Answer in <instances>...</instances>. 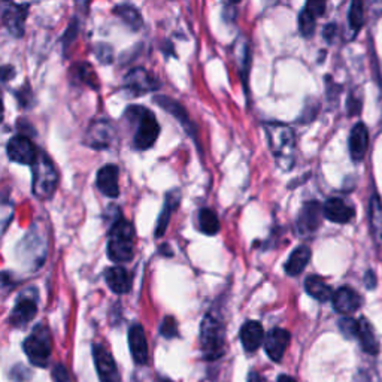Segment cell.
<instances>
[{"label": "cell", "instance_id": "obj_14", "mask_svg": "<svg viewBox=\"0 0 382 382\" xmlns=\"http://www.w3.org/2000/svg\"><path fill=\"white\" fill-rule=\"evenodd\" d=\"M118 175L120 170L116 164H105L97 172L96 185L102 194L108 196V198H118L120 185H118Z\"/></svg>", "mask_w": 382, "mask_h": 382}, {"label": "cell", "instance_id": "obj_18", "mask_svg": "<svg viewBox=\"0 0 382 382\" xmlns=\"http://www.w3.org/2000/svg\"><path fill=\"white\" fill-rule=\"evenodd\" d=\"M129 344L133 360L138 365H147L148 361V342L142 326L135 324L129 330Z\"/></svg>", "mask_w": 382, "mask_h": 382}, {"label": "cell", "instance_id": "obj_29", "mask_svg": "<svg viewBox=\"0 0 382 382\" xmlns=\"http://www.w3.org/2000/svg\"><path fill=\"white\" fill-rule=\"evenodd\" d=\"M199 227L200 230L208 234V236H214L220 232V220L216 214L209 209V208H203L199 211Z\"/></svg>", "mask_w": 382, "mask_h": 382}, {"label": "cell", "instance_id": "obj_23", "mask_svg": "<svg viewBox=\"0 0 382 382\" xmlns=\"http://www.w3.org/2000/svg\"><path fill=\"white\" fill-rule=\"evenodd\" d=\"M311 255H312V253L308 246H305V245L297 246L296 250L290 254V257H288V260L285 263L287 275H290V276L301 275L306 269L309 260H311Z\"/></svg>", "mask_w": 382, "mask_h": 382}, {"label": "cell", "instance_id": "obj_30", "mask_svg": "<svg viewBox=\"0 0 382 382\" xmlns=\"http://www.w3.org/2000/svg\"><path fill=\"white\" fill-rule=\"evenodd\" d=\"M348 22L349 27L354 30V32H358L361 26L365 24V9L363 3L361 2H353L349 8V14H348Z\"/></svg>", "mask_w": 382, "mask_h": 382}, {"label": "cell", "instance_id": "obj_28", "mask_svg": "<svg viewBox=\"0 0 382 382\" xmlns=\"http://www.w3.org/2000/svg\"><path fill=\"white\" fill-rule=\"evenodd\" d=\"M113 13H116V15H118L132 30H139L143 24V19L139 11L132 5H118L113 9Z\"/></svg>", "mask_w": 382, "mask_h": 382}, {"label": "cell", "instance_id": "obj_19", "mask_svg": "<svg viewBox=\"0 0 382 382\" xmlns=\"http://www.w3.org/2000/svg\"><path fill=\"white\" fill-rule=\"evenodd\" d=\"M105 281L116 294H127L132 290V278L122 266H112L106 269Z\"/></svg>", "mask_w": 382, "mask_h": 382}, {"label": "cell", "instance_id": "obj_33", "mask_svg": "<svg viewBox=\"0 0 382 382\" xmlns=\"http://www.w3.org/2000/svg\"><path fill=\"white\" fill-rule=\"evenodd\" d=\"M339 328L347 337H357L358 321H356V319L349 318V317H344L339 321Z\"/></svg>", "mask_w": 382, "mask_h": 382}, {"label": "cell", "instance_id": "obj_35", "mask_svg": "<svg viewBox=\"0 0 382 382\" xmlns=\"http://www.w3.org/2000/svg\"><path fill=\"white\" fill-rule=\"evenodd\" d=\"M96 56L99 57V60L102 61V63H111L112 61V48L109 45H105V44H99L95 49Z\"/></svg>", "mask_w": 382, "mask_h": 382}, {"label": "cell", "instance_id": "obj_5", "mask_svg": "<svg viewBox=\"0 0 382 382\" xmlns=\"http://www.w3.org/2000/svg\"><path fill=\"white\" fill-rule=\"evenodd\" d=\"M202 353L206 360H216L224 353V326L214 314H208L200 326Z\"/></svg>", "mask_w": 382, "mask_h": 382}, {"label": "cell", "instance_id": "obj_3", "mask_svg": "<svg viewBox=\"0 0 382 382\" xmlns=\"http://www.w3.org/2000/svg\"><path fill=\"white\" fill-rule=\"evenodd\" d=\"M135 254V229L127 220L120 218L109 230L108 255L113 263H127Z\"/></svg>", "mask_w": 382, "mask_h": 382}, {"label": "cell", "instance_id": "obj_17", "mask_svg": "<svg viewBox=\"0 0 382 382\" xmlns=\"http://www.w3.org/2000/svg\"><path fill=\"white\" fill-rule=\"evenodd\" d=\"M369 147V132L363 122H358L351 130L349 135V154L354 161L365 159Z\"/></svg>", "mask_w": 382, "mask_h": 382}, {"label": "cell", "instance_id": "obj_38", "mask_svg": "<svg viewBox=\"0 0 382 382\" xmlns=\"http://www.w3.org/2000/svg\"><path fill=\"white\" fill-rule=\"evenodd\" d=\"M335 35H336V26H335L333 23H332V24H328V26H326V29H324V38H326L327 40H333Z\"/></svg>", "mask_w": 382, "mask_h": 382}, {"label": "cell", "instance_id": "obj_31", "mask_svg": "<svg viewBox=\"0 0 382 382\" xmlns=\"http://www.w3.org/2000/svg\"><path fill=\"white\" fill-rule=\"evenodd\" d=\"M74 75L78 78L79 82L86 86H90L91 88L97 87V78H95V74L87 63H79L74 67Z\"/></svg>", "mask_w": 382, "mask_h": 382}, {"label": "cell", "instance_id": "obj_21", "mask_svg": "<svg viewBox=\"0 0 382 382\" xmlns=\"http://www.w3.org/2000/svg\"><path fill=\"white\" fill-rule=\"evenodd\" d=\"M154 102L159 103V105L164 109V111H168L169 113H172V116L175 118H178V121H181V124L184 126L185 130H189L190 135L194 138L196 136V129L193 127V122L189 118V113L187 111H185L182 108V105H180V103L177 100H173L168 96H157V97H154Z\"/></svg>", "mask_w": 382, "mask_h": 382}, {"label": "cell", "instance_id": "obj_32", "mask_svg": "<svg viewBox=\"0 0 382 382\" xmlns=\"http://www.w3.org/2000/svg\"><path fill=\"white\" fill-rule=\"evenodd\" d=\"M315 23L317 18L308 9H303L301 15H299V30H301V33L305 38H312L315 32Z\"/></svg>", "mask_w": 382, "mask_h": 382}, {"label": "cell", "instance_id": "obj_34", "mask_svg": "<svg viewBox=\"0 0 382 382\" xmlns=\"http://www.w3.org/2000/svg\"><path fill=\"white\" fill-rule=\"evenodd\" d=\"M160 332L164 337H175L178 335V327H177V321L172 317H166L164 318V321L160 327Z\"/></svg>", "mask_w": 382, "mask_h": 382}, {"label": "cell", "instance_id": "obj_6", "mask_svg": "<svg viewBox=\"0 0 382 382\" xmlns=\"http://www.w3.org/2000/svg\"><path fill=\"white\" fill-rule=\"evenodd\" d=\"M23 347L27 358L32 361L35 366L47 367L53 344H51L49 330L44 324H39L33 330V333L24 340Z\"/></svg>", "mask_w": 382, "mask_h": 382}, {"label": "cell", "instance_id": "obj_22", "mask_svg": "<svg viewBox=\"0 0 382 382\" xmlns=\"http://www.w3.org/2000/svg\"><path fill=\"white\" fill-rule=\"evenodd\" d=\"M38 312V305L30 297H19L14 311L11 314V323L15 327H23L27 323L32 321Z\"/></svg>", "mask_w": 382, "mask_h": 382}, {"label": "cell", "instance_id": "obj_25", "mask_svg": "<svg viewBox=\"0 0 382 382\" xmlns=\"http://www.w3.org/2000/svg\"><path fill=\"white\" fill-rule=\"evenodd\" d=\"M357 337L361 344V348H363L367 354L375 356L379 351L378 340L374 332V327L367 321L366 318H361L358 321V333Z\"/></svg>", "mask_w": 382, "mask_h": 382}, {"label": "cell", "instance_id": "obj_36", "mask_svg": "<svg viewBox=\"0 0 382 382\" xmlns=\"http://www.w3.org/2000/svg\"><path fill=\"white\" fill-rule=\"evenodd\" d=\"M53 379L54 382H70L67 369L63 365H56L53 369Z\"/></svg>", "mask_w": 382, "mask_h": 382}, {"label": "cell", "instance_id": "obj_15", "mask_svg": "<svg viewBox=\"0 0 382 382\" xmlns=\"http://www.w3.org/2000/svg\"><path fill=\"white\" fill-rule=\"evenodd\" d=\"M333 308L335 311L342 315H351L361 306L360 294L349 287H340L333 294Z\"/></svg>", "mask_w": 382, "mask_h": 382}, {"label": "cell", "instance_id": "obj_11", "mask_svg": "<svg viewBox=\"0 0 382 382\" xmlns=\"http://www.w3.org/2000/svg\"><path fill=\"white\" fill-rule=\"evenodd\" d=\"M93 356H95L97 374L102 382H120V375L116 366V361L109 351L103 345L93 347Z\"/></svg>", "mask_w": 382, "mask_h": 382}, {"label": "cell", "instance_id": "obj_27", "mask_svg": "<svg viewBox=\"0 0 382 382\" xmlns=\"http://www.w3.org/2000/svg\"><path fill=\"white\" fill-rule=\"evenodd\" d=\"M369 221L370 230L375 241L382 244V200L378 194H374L369 205Z\"/></svg>", "mask_w": 382, "mask_h": 382}, {"label": "cell", "instance_id": "obj_1", "mask_svg": "<svg viewBox=\"0 0 382 382\" xmlns=\"http://www.w3.org/2000/svg\"><path fill=\"white\" fill-rule=\"evenodd\" d=\"M264 130L269 141V148L278 164L284 169H292L296 150L294 132L281 122H267L264 124Z\"/></svg>", "mask_w": 382, "mask_h": 382}, {"label": "cell", "instance_id": "obj_2", "mask_svg": "<svg viewBox=\"0 0 382 382\" xmlns=\"http://www.w3.org/2000/svg\"><path fill=\"white\" fill-rule=\"evenodd\" d=\"M129 121L136 124V132L133 136V147L139 151L150 150L156 143L160 135V124L154 113L142 106H129L126 111Z\"/></svg>", "mask_w": 382, "mask_h": 382}, {"label": "cell", "instance_id": "obj_4", "mask_svg": "<svg viewBox=\"0 0 382 382\" xmlns=\"http://www.w3.org/2000/svg\"><path fill=\"white\" fill-rule=\"evenodd\" d=\"M33 194L40 200H47L54 194L58 184V173L54 163L47 156L44 151H39L38 160L32 166Z\"/></svg>", "mask_w": 382, "mask_h": 382}, {"label": "cell", "instance_id": "obj_13", "mask_svg": "<svg viewBox=\"0 0 382 382\" xmlns=\"http://www.w3.org/2000/svg\"><path fill=\"white\" fill-rule=\"evenodd\" d=\"M290 333L284 328H272L269 333H267L264 339V349L267 356H269L271 360L273 361H281L284 357L285 349L290 344Z\"/></svg>", "mask_w": 382, "mask_h": 382}, {"label": "cell", "instance_id": "obj_39", "mask_svg": "<svg viewBox=\"0 0 382 382\" xmlns=\"http://www.w3.org/2000/svg\"><path fill=\"white\" fill-rule=\"evenodd\" d=\"M365 282H366L367 288H370V290L376 285V276L374 275V272L369 271V272L366 273V276H365Z\"/></svg>", "mask_w": 382, "mask_h": 382}, {"label": "cell", "instance_id": "obj_37", "mask_svg": "<svg viewBox=\"0 0 382 382\" xmlns=\"http://www.w3.org/2000/svg\"><path fill=\"white\" fill-rule=\"evenodd\" d=\"M305 9H308L309 13H311L315 18L324 15V11H326V3L324 2H309L306 3Z\"/></svg>", "mask_w": 382, "mask_h": 382}, {"label": "cell", "instance_id": "obj_24", "mask_svg": "<svg viewBox=\"0 0 382 382\" xmlns=\"http://www.w3.org/2000/svg\"><path fill=\"white\" fill-rule=\"evenodd\" d=\"M305 290L306 293L314 297L315 301L318 302H327V301H332L333 299V292L332 288H330L324 280H321V278L317 276V275H311L308 276L305 280Z\"/></svg>", "mask_w": 382, "mask_h": 382}, {"label": "cell", "instance_id": "obj_26", "mask_svg": "<svg viewBox=\"0 0 382 382\" xmlns=\"http://www.w3.org/2000/svg\"><path fill=\"white\" fill-rule=\"evenodd\" d=\"M180 199H181V194L173 190L170 191L168 196H166V202H164V208L159 216V221H157V227H156V236L157 237H161L164 234V232H166L168 225H169V221H170V215L172 212L178 208L180 205Z\"/></svg>", "mask_w": 382, "mask_h": 382}, {"label": "cell", "instance_id": "obj_12", "mask_svg": "<svg viewBox=\"0 0 382 382\" xmlns=\"http://www.w3.org/2000/svg\"><path fill=\"white\" fill-rule=\"evenodd\" d=\"M29 5L5 3L3 5V26L15 38H22L24 33V22L27 17Z\"/></svg>", "mask_w": 382, "mask_h": 382}, {"label": "cell", "instance_id": "obj_41", "mask_svg": "<svg viewBox=\"0 0 382 382\" xmlns=\"http://www.w3.org/2000/svg\"><path fill=\"white\" fill-rule=\"evenodd\" d=\"M250 382H259V379H257V375H253V378L250 379Z\"/></svg>", "mask_w": 382, "mask_h": 382}, {"label": "cell", "instance_id": "obj_8", "mask_svg": "<svg viewBox=\"0 0 382 382\" xmlns=\"http://www.w3.org/2000/svg\"><path fill=\"white\" fill-rule=\"evenodd\" d=\"M124 87H126L133 96H141L145 93L156 91L159 88V81L147 69L135 67L132 69L124 78Z\"/></svg>", "mask_w": 382, "mask_h": 382}, {"label": "cell", "instance_id": "obj_10", "mask_svg": "<svg viewBox=\"0 0 382 382\" xmlns=\"http://www.w3.org/2000/svg\"><path fill=\"white\" fill-rule=\"evenodd\" d=\"M324 215L323 206L318 202H308L305 203L303 208L299 212L297 216V230L301 234H309L314 233L319 224H321V218Z\"/></svg>", "mask_w": 382, "mask_h": 382}, {"label": "cell", "instance_id": "obj_7", "mask_svg": "<svg viewBox=\"0 0 382 382\" xmlns=\"http://www.w3.org/2000/svg\"><path fill=\"white\" fill-rule=\"evenodd\" d=\"M113 138H116V129L112 124L106 120H96L87 129L84 143L93 150H105L111 147Z\"/></svg>", "mask_w": 382, "mask_h": 382}, {"label": "cell", "instance_id": "obj_20", "mask_svg": "<svg viewBox=\"0 0 382 382\" xmlns=\"http://www.w3.org/2000/svg\"><path fill=\"white\" fill-rule=\"evenodd\" d=\"M264 330L259 321H246L241 328V342L248 353L259 349L264 340Z\"/></svg>", "mask_w": 382, "mask_h": 382}, {"label": "cell", "instance_id": "obj_40", "mask_svg": "<svg viewBox=\"0 0 382 382\" xmlns=\"http://www.w3.org/2000/svg\"><path fill=\"white\" fill-rule=\"evenodd\" d=\"M276 382H296L292 376H287V375H281L280 378H278Z\"/></svg>", "mask_w": 382, "mask_h": 382}, {"label": "cell", "instance_id": "obj_16", "mask_svg": "<svg viewBox=\"0 0 382 382\" xmlns=\"http://www.w3.org/2000/svg\"><path fill=\"white\" fill-rule=\"evenodd\" d=\"M323 211H324L326 218L328 221L336 223V224L349 223L354 218V214H356L353 206H349L347 202H344L342 199H337V198L328 199L323 206Z\"/></svg>", "mask_w": 382, "mask_h": 382}, {"label": "cell", "instance_id": "obj_9", "mask_svg": "<svg viewBox=\"0 0 382 382\" xmlns=\"http://www.w3.org/2000/svg\"><path fill=\"white\" fill-rule=\"evenodd\" d=\"M6 152L13 161L18 164H29V166H33L39 156V151L35 148L32 141L22 135L8 142Z\"/></svg>", "mask_w": 382, "mask_h": 382}]
</instances>
